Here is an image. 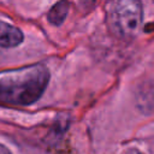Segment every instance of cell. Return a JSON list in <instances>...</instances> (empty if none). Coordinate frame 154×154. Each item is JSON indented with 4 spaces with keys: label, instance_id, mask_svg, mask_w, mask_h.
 Masks as SVG:
<instances>
[{
    "label": "cell",
    "instance_id": "1",
    "mask_svg": "<svg viewBox=\"0 0 154 154\" xmlns=\"http://www.w3.org/2000/svg\"><path fill=\"white\" fill-rule=\"evenodd\" d=\"M48 81L49 72L41 64L5 75L0 78V102L13 106L31 105L42 96Z\"/></svg>",
    "mask_w": 154,
    "mask_h": 154
},
{
    "label": "cell",
    "instance_id": "2",
    "mask_svg": "<svg viewBox=\"0 0 154 154\" xmlns=\"http://www.w3.org/2000/svg\"><path fill=\"white\" fill-rule=\"evenodd\" d=\"M142 19L141 0H111L107 5V24L111 31L120 38H134L140 31Z\"/></svg>",
    "mask_w": 154,
    "mask_h": 154
},
{
    "label": "cell",
    "instance_id": "3",
    "mask_svg": "<svg viewBox=\"0 0 154 154\" xmlns=\"http://www.w3.org/2000/svg\"><path fill=\"white\" fill-rule=\"evenodd\" d=\"M23 32L14 25L0 22V46L5 48H11L20 45L23 42Z\"/></svg>",
    "mask_w": 154,
    "mask_h": 154
},
{
    "label": "cell",
    "instance_id": "4",
    "mask_svg": "<svg viewBox=\"0 0 154 154\" xmlns=\"http://www.w3.org/2000/svg\"><path fill=\"white\" fill-rule=\"evenodd\" d=\"M69 2L66 0H60L58 1L48 12V22L54 24V25H60L65 18L67 17L69 13Z\"/></svg>",
    "mask_w": 154,
    "mask_h": 154
},
{
    "label": "cell",
    "instance_id": "5",
    "mask_svg": "<svg viewBox=\"0 0 154 154\" xmlns=\"http://www.w3.org/2000/svg\"><path fill=\"white\" fill-rule=\"evenodd\" d=\"M0 154H12L5 146H2V144H0Z\"/></svg>",
    "mask_w": 154,
    "mask_h": 154
}]
</instances>
